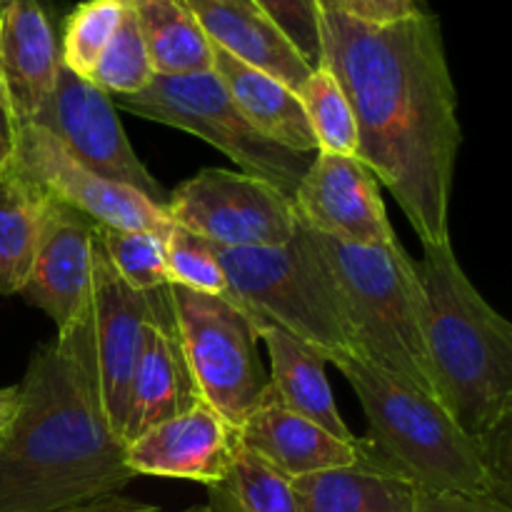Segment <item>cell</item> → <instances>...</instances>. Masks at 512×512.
<instances>
[{
  "mask_svg": "<svg viewBox=\"0 0 512 512\" xmlns=\"http://www.w3.org/2000/svg\"><path fill=\"white\" fill-rule=\"evenodd\" d=\"M415 512H512V505L495 495L425 493L420 490Z\"/></svg>",
  "mask_w": 512,
  "mask_h": 512,
  "instance_id": "obj_33",
  "label": "cell"
},
{
  "mask_svg": "<svg viewBox=\"0 0 512 512\" xmlns=\"http://www.w3.org/2000/svg\"><path fill=\"white\" fill-rule=\"evenodd\" d=\"M0 433V512H53L118 495L135 480L100 403L93 313L38 345Z\"/></svg>",
  "mask_w": 512,
  "mask_h": 512,
  "instance_id": "obj_2",
  "label": "cell"
},
{
  "mask_svg": "<svg viewBox=\"0 0 512 512\" xmlns=\"http://www.w3.org/2000/svg\"><path fill=\"white\" fill-rule=\"evenodd\" d=\"M203 28L210 45L240 63L273 75L298 93L313 68L300 58L278 25L253 0H180Z\"/></svg>",
  "mask_w": 512,
  "mask_h": 512,
  "instance_id": "obj_19",
  "label": "cell"
},
{
  "mask_svg": "<svg viewBox=\"0 0 512 512\" xmlns=\"http://www.w3.org/2000/svg\"><path fill=\"white\" fill-rule=\"evenodd\" d=\"M170 223L220 248H275L293 240V200L265 180L205 168L168 193Z\"/></svg>",
  "mask_w": 512,
  "mask_h": 512,
  "instance_id": "obj_9",
  "label": "cell"
},
{
  "mask_svg": "<svg viewBox=\"0 0 512 512\" xmlns=\"http://www.w3.org/2000/svg\"><path fill=\"white\" fill-rule=\"evenodd\" d=\"M15 168L38 183L58 203L105 228L168 233L170 218L163 205L128 185L113 183L73 158L48 130L20 125Z\"/></svg>",
  "mask_w": 512,
  "mask_h": 512,
  "instance_id": "obj_11",
  "label": "cell"
},
{
  "mask_svg": "<svg viewBox=\"0 0 512 512\" xmlns=\"http://www.w3.org/2000/svg\"><path fill=\"white\" fill-rule=\"evenodd\" d=\"M213 73L250 125L295 153H318L298 93L273 75L240 63L213 45Z\"/></svg>",
  "mask_w": 512,
  "mask_h": 512,
  "instance_id": "obj_22",
  "label": "cell"
},
{
  "mask_svg": "<svg viewBox=\"0 0 512 512\" xmlns=\"http://www.w3.org/2000/svg\"><path fill=\"white\" fill-rule=\"evenodd\" d=\"M153 75V65H150L138 20H135L133 10L125 5L118 30L105 45L103 55L90 73V83H95L108 95L120 98V95H135L148 88Z\"/></svg>",
  "mask_w": 512,
  "mask_h": 512,
  "instance_id": "obj_28",
  "label": "cell"
},
{
  "mask_svg": "<svg viewBox=\"0 0 512 512\" xmlns=\"http://www.w3.org/2000/svg\"><path fill=\"white\" fill-rule=\"evenodd\" d=\"M60 65L58 38L38 0L0 5V83L20 125L43 108Z\"/></svg>",
  "mask_w": 512,
  "mask_h": 512,
  "instance_id": "obj_18",
  "label": "cell"
},
{
  "mask_svg": "<svg viewBox=\"0 0 512 512\" xmlns=\"http://www.w3.org/2000/svg\"><path fill=\"white\" fill-rule=\"evenodd\" d=\"M298 512H415L410 480L385 468L360 440L358 463L290 480Z\"/></svg>",
  "mask_w": 512,
  "mask_h": 512,
  "instance_id": "obj_20",
  "label": "cell"
},
{
  "mask_svg": "<svg viewBox=\"0 0 512 512\" xmlns=\"http://www.w3.org/2000/svg\"><path fill=\"white\" fill-rule=\"evenodd\" d=\"M238 445V430L200 400L125 445V465L135 478L193 480L208 488L228 473Z\"/></svg>",
  "mask_w": 512,
  "mask_h": 512,
  "instance_id": "obj_14",
  "label": "cell"
},
{
  "mask_svg": "<svg viewBox=\"0 0 512 512\" xmlns=\"http://www.w3.org/2000/svg\"><path fill=\"white\" fill-rule=\"evenodd\" d=\"M133 10L155 75L213 70V45L180 0H123Z\"/></svg>",
  "mask_w": 512,
  "mask_h": 512,
  "instance_id": "obj_24",
  "label": "cell"
},
{
  "mask_svg": "<svg viewBox=\"0 0 512 512\" xmlns=\"http://www.w3.org/2000/svg\"><path fill=\"white\" fill-rule=\"evenodd\" d=\"M90 313L100 403L110 430L123 440L130 380L138 365L145 325L150 318V293H138L118 278L98 233L93 238Z\"/></svg>",
  "mask_w": 512,
  "mask_h": 512,
  "instance_id": "obj_13",
  "label": "cell"
},
{
  "mask_svg": "<svg viewBox=\"0 0 512 512\" xmlns=\"http://www.w3.org/2000/svg\"><path fill=\"white\" fill-rule=\"evenodd\" d=\"M123 10V0H85L80 3L65 20L63 45H60V60L65 68L90 80V73L103 55L105 45L118 30Z\"/></svg>",
  "mask_w": 512,
  "mask_h": 512,
  "instance_id": "obj_29",
  "label": "cell"
},
{
  "mask_svg": "<svg viewBox=\"0 0 512 512\" xmlns=\"http://www.w3.org/2000/svg\"><path fill=\"white\" fill-rule=\"evenodd\" d=\"M248 318L253 323L255 333H258V340H263L265 348H268V383L275 390V395L290 410L313 420L315 425L328 430L330 435L345 440V443H355L358 438L350 433L345 420L340 418L333 388H330L328 375H325L328 360L315 353V350L305 348L303 343H298L293 335H288L270 320L255 318V315H248Z\"/></svg>",
  "mask_w": 512,
  "mask_h": 512,
  "instance_id": "obj_21",
  "label": "cell"
},
{
  "mask_svg": "<svg viewBox=\"0 0 512 512\" xmlns=\"http://www.w3.org/2000/svg\"><path fill=\"white\" fill-rule=\"evenodd\" d=\"M18 133L20 123L13 113L8 93H5L3 83H0V175H5L13 168L15 150H18Z\"/></svg>",
  "mask_w": 512,
  "mask_h": 512,
  "instance_id": "obj_35",
  "label": "cell"
},
{
  "mask_svg": "<svg viewBox=\"0 0 512 512\" xmlns=\"http://www.w3.org/2000/svg\"><path fill=\"white\" fill-rule=\"evenodd\" d=\"M318 153L358 158V123L343 88L328 68H315L298 90Z\"/></svg>",
  "mask_w": 512,
  "mask_h": 512,
  "instance_id": "obj_26",
  "label": "cell"
},
{
  "mask_svg": "<svg viewBox=\"0 0 512 512\" xmlns=\"http://www.w3.org/2000/svg\"><path fill=\"white\" fill-rule=\"evenodd\" d=\"M53 512H163V510L155 508V505L140 503V500L125 498L123 493H118V495H105V498H98V500H88V503L70 505V508H60ZM183 512H210V510L208 505H195V508H188Z\"/></svg>",
  "mask_w": 512,
  "mask_h": 512,
  "instance_id": "obj_34",
  "label": "cell"
},
{
  "mask_svg": "<svg viewBox=\"0 0 512 512\" xmlns=\"http://www.w3.org/2000/svg\"><path fill=\"white\" fill-rule=\"evenodd\" d=\"M280 33L293 43L300 58L310 68L323 65V33H320V3L318 0H253Z\"/></svg>",
  "mask_w": 512,
  "mask_h": 512,
  "instance_id": "obj_31",
  "label": "cell"
},
{
  "mask_svg": "<svg viewBox=\"0 0 512 512\" xmlns=\"http://www.w3.org/2000/svg\"><path fill=\"white\" fill-rule=\"evenodd\" d=\"M213 248L228 300L243 313L270 320L328 363L355 355L338 295L303 225L290 243L275 248Z\"/></svg>",
  "mask_w": 512,
  "mask_h": 512,
  "instance_id": "obj_6",
  "label": "cell"
},
{
  "mask_svg": "<svg viewBox=\"0 0 512 512\" xmlns=\"http://www.w3.org/2000/svg\"><path fill=\"white\" fill-rule=\"evenodd\" d=\"M18 405H20L18 385L0 388V433H5V428L13 423L15 413H18Z\"/></svg>",
  "mask_w": 512,
  "mask_h": 512,
  "instance_id": "obj_36",
  "label": "cell"
},
{
  "mask_svg": "<svg viewBox=\"0 0 512 512\" xmlns=\"http://www.w3.org/2000/svg\"><path fill=\"white\" fill-rule=\"evenodd\" d=\"M5 3H8V0H0V5H5Z\"/></svg>",
  "mask_w": 512,
  "mask_h": 512,
  "instance_id": "obj_37",
  "label": "cell"
},
{
  "mask_svg": "<svg viewBox=\"0 0 512 512\" xmlns=\"http://www.w3.org/2000/svg\"><path fill=\"white\" fill-rule=\"evenodd\" d=\"M323 68L358 123V158L393 193L420 243L450 240V195L460 148L458 93L438 18L385 25L320 8Z\"/></svg>",
  "mask_w": 512,
  "mask_h": 512,
  "instance_id": "obj_1",
  "label": "cell"
},
{
  "mask_svg": "<svg viewBox=\"0 0 512 512\" xmlns=\"http://www.w3.org/2000/svg\"><path fill=\"white\" fill-rule=\"evenodd\" d=\"M415 278L433 398L510 485L512 325L465 275L453 240L423 245Z\"/></svg>",
  "mask_w": 512,
  "mask_h": 512,
  "instance_id": "obj_3",
  "label": "cell"
},
{
  "mask_svg": "<svg viewBox=\"0 0 512 512\" xmlns=\"http://www.w3.org/2000/svg\"><path fill=\"white\" fill-rule=\"evenodd\" d=\"M238 440L288 480L345 468L360 458V438L345 443L330 435L313 420L290 410L270 383L253 413L238 428Z\"/></svg>",
  "mask_w": 512,
  "mask_h": 512,
  "instance_id": "obj_17",
  "label": "cell"
},
{
  "mask_svg": "<svg viewBox=\"0 0 512 512\" xmlns=\"http://www.w3.org/2000/svg\"><path fill=\"white\" fill-rule=\"evenodd\" d=\"M165 268H168V285L228 298V280L213 245L178 225H170L165 233Z\"/></svg>",
  "mask_w": 512,
  "mask_h": 512,
  "instance_id": "obj_30",
  "label": "cell"
},
{
  "mask_svg": "<svg viewBox=\"0 0 512 512\" xmlns=\"http://www.w3.org/2000/svg\"><path fill=\"white\" fill-rule=\"evenodd\" d=\"M333 365L358 395L368 423L363 440L385 468L425 493L495 495L510 503V485L433 395L355 355Z\"/></svg>",
  "mask_w": 512,
  "mask_h": 512,
  "instance_id": "obj_4",
  "label": "cell"
},
{
  "mask_svg": "<svg viewBox=\"0 0 512 512\" xmlns=\"http://www.w3.org/2000/svg\"><path fill=\"white\" fill-rule=\"evenodd\" d=\"M95 233L108 253L110 265L128 288L138 293H153L168 285L163 233L105 228L98 223H95Z\"/></svg>",
  "mask_w": 512,
  "mask_h": 512,
  "instance_id": "obj_27",
  "label": "cell"
},
{
  "mask_svg": "<svg viewBox=\"0 0 512 512\" xmlns=\"http://www.w3.org/2000/svg\"><path fill=\"white\" fill-rule=\"evenodd\" d=\"M290 200L298 223L338 243L388 245L398 240L378 178L355 155L315 153Z\"/></svg>",
  "mask_w": 512,
  "mask_h": 512,
  "instance_id": "obj_12",
  "label": "cell"
},
{
  "mask_svg": "<svg viewBox=\"0 0 512 512\" xmlns=\"http://www.w3.org/2000/svg\"><path fill=\"white\" fill-rule=\"evenodd\" d=\"M320 8L338 10L360 23L385 25L420 13L418 0H318Z\"/></svg>",
  "mask_w": 512,
  "mask_h": 512,
  "instance_id": "obj_32",
  "label": "cell"
},
{
  "mask_svg": "<svg viewBox=\"0 0 512 512\" xmlns=\"http://www.w3.org/2000/svg\"><path fill=\"white\" fill-rule=\"evenodd\" d=\"M195 403H200L198 385L180 348L165 285L150 293V318L145 325L138 365L130 380L123 443H133L145 430L185 413Z\"/></svg>",
  "mask_w": 512,
  "mask_h": 512,
  "instance_id": "obj_16",
  "label": "cell"
},
{
  "mask_svg": "<svg viewBox=\"0 0 512 512\" xmlns=\"http://www.w3.org/2000/svg\"><path fill=\"white\" fill-rule=\"evenodd\" d=\"M208 495L210 512H298L290 480L243 445L228 473L208 485Z\"/></svg>",
  "mask_w": 512,
  "mask_h": 512,
  "instance_id": "obj_25",
  "label": "cell"
},
{
  "mask_svg": "<svg viewBox=\"0 0 512 512\" xmlns=\"http://www.w3.org/2000/svg\"><path fill=\"white\" fill-rule=\"evenodd\" d=\"M50 205L53 198L15 165L0 175V295L23 290Z\"/></svg>",
  "mask_w": 512,
  "mask_h": 512,
  "instance_id": "obj_23",
  "label": "cell"
},
{
  "mask_svg": "<svg viewBox=\"0 0 512 512\" xmlns=\"http://www.w3.org/2000/svg\"><path fill=\"white\" fill-rule=\"evenodd\" d=\"M33 125L48 130L85 168L113 183L140 190L165 208L168 193L135 155L113 98L88 78L60 65L53 90L33 118Z\"/></svg>",
  "mask_w": 512,
  "mask_h": 512,
  "instance_id": "obj_10",
  "label": "cell"
},
{
  "mask_svg": "<svg viewBox=\"0 0 512 512\" xmlns=\"http://www.w3.org/2000/svg\"><path fill=\"white\" fill-rule=\"evenodd\" d=\"M95 223L78 210L53 200L20 295L53 318L58 333L73 328L90 310Z\"/></svg>",
  "mask_w": 512,
  "mask_h": 512,
  "instance_id": "obj_15",
  "label": "cell"
},
{
  "mask_svg": "<svg viewBox=\"0 0 512 512\" xmlns=\"http://www.w3.org/2000/svg\"><path fill=\"white\" fill-rule=\"evenodd\" d=\"M308 235L338 295L355 358L433 395L420 333L415 260L408 250L400 240L348 245L313 230Z\"/></svg>",
  "mask_w": 512,
  "mask_h": 512,
  "instance_id": "obj_5",
  "label": "cell"
},
{
  "mask_svg": "<svg viewBox=\"0 0 512 512\" xmlns=\"http://www.w3.org/2000/svg\"><path fill=\"white\" fill-rule=\"evenodd\" d=\"M118 105L138 118L185 130L243 168L245 175L265 180L293 198L315 153H295L260 135L245 120L238 105L213 70L193 75H153L148 88L120 95Z\"/></svg>",
  "mask_w": 512,
  "mask_h": 512,
  "instance_id": "obj_7",
  "label": "cell"
},
{
  "mask_svg": "<svg viewBox=\"0 0 512 512\" xmlns=\"http://www.w3.org/2000/svg\"><path fill=\"white\" fill-rule=\"evenodd\" d=\"M168 298L200 400L238 430L268 388L253 323L233 300L218 295L168 285Z\"/></svg>",
  "mask_w": 512,
  "mask_h": 512,
  "instance_id": "obj_8",
  "label": "cell"
}]
</instances>
